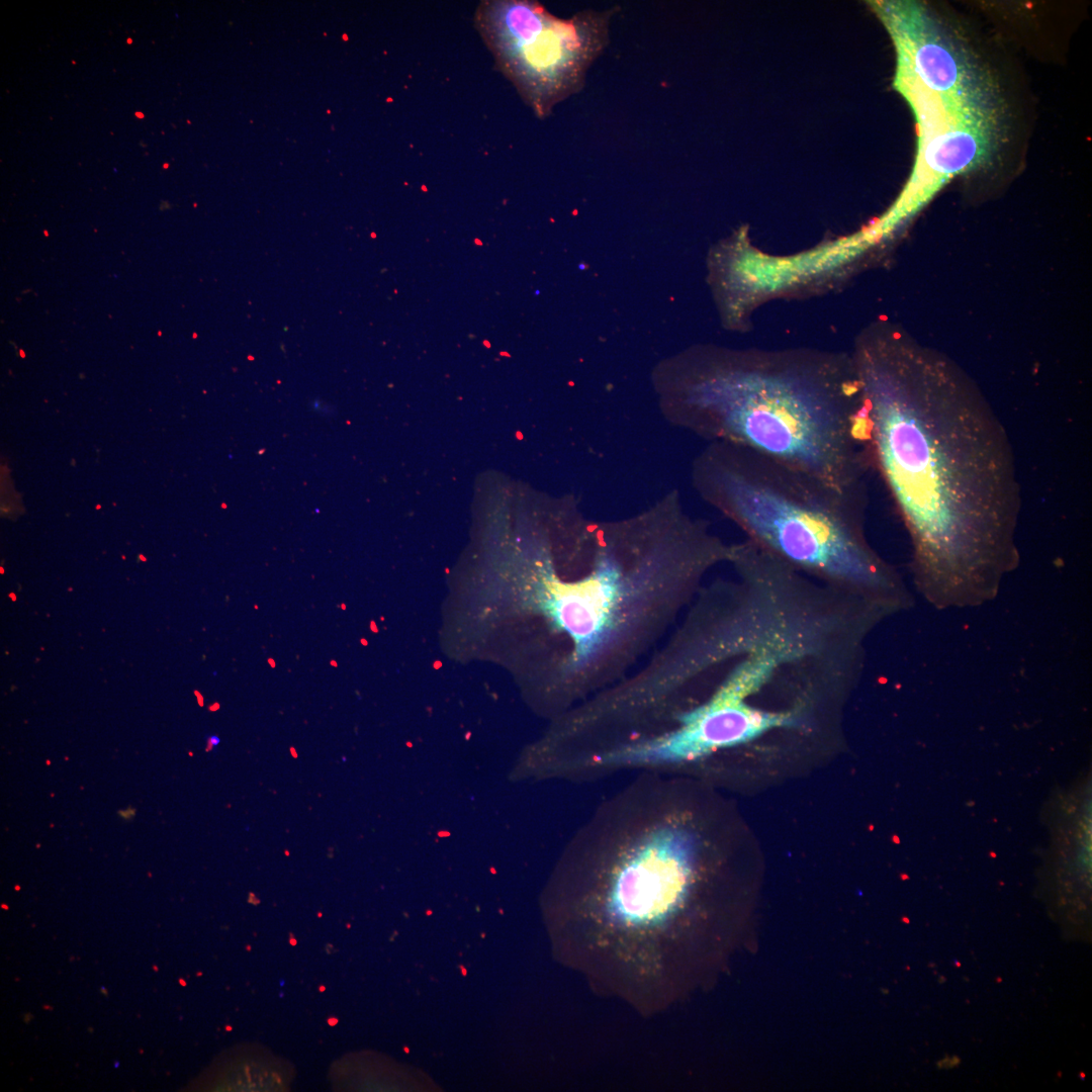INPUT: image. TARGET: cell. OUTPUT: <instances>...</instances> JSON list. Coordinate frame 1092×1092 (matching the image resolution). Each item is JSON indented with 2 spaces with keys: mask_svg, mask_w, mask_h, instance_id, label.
Instances as JSON below:
<instances>
[{
  "mask_svg": "<svg viewBox=\"0 0 1092 1092\" xmlns=\"http://www.w3.org/2000/svg\"><path fill=\"white\" fill-rule=\"evenodd\" d=\"M673 779L646 778L589 820L575 902L577 960L589 987L643 1015L680 992L681 950L700 838Z\"/></svg>",
  "mask_w": 1092,
  "mask_h": 1092,
  "instance_id": "1",
  "label": "cell"
},
{
  "mask_svg": "<svg viewBox=\"0 0 1092 1092\" xmlns=\"http://www.w3.org/2000/svg\"><path fill=\"white\" fill-rule=\"evenodd\" d=\"M680 361L676 394L691 429L866 502L864 476L873 465L852 356L702 348Z\"/></svg>",
  "mask_w": 1092,
  "mask_h": 1092,
  "instance_id": "2",
  "label": "cell"
},
{
  "mask_svg": "<svg viewBox=\"0 0 1092 1092\" xmlns=\"http://www.w3.org/2000/svg\"><path fill=\"white\" fill-rule=\"evenodd\" d=\"M873 467L921 552L953 555L972 523L1015 508L1006 439L994 418L932 408L910 360L872 350L855 358Z\"/></svg>",
  "mask_w": 1092,
  "mask_h": 1092,
  "instance_id": "3",
  "label": "cell"
},
{
  "mask_svg": "<svg viewBox=\"0 0 1092 1092\" xmlns=\"http://www.w3.org/2000/svg\"><path fill=\"white\" fill-rule=\"evenodd\" d=\"M704 498L751 543L790 565L850 586L877 582L881 565L860 532L864 503L746 448L714 442L698 459Z\"/></svg>",
  "mask_w": 1092,
  "mask_h": 1092,
  "instance_id": "4",
  "label": "cell"
},
{
  "mask_svg": "<svg viewBox=\"0 0 1092 1092\" xmlns=\"http://www.w3.org/2000/svg\"><path fill=\"white\" fill-rule=\"evenodd\" d=\"M614 11L589 9L562 19L534 1H485L475 23L499 70L544 118L583 86L609 42Z\"/></svg>",
  "mask_w": 1092,
  "mask_h": 1092,
  "instance_id": "5",
  "label": "cell"
},
{
  "mask_svg": "<svg viewBox=\"0 0 1092 1092\" xmlns=\"http://www.w3.org/2000/svg\"><path fill=\"white\" fill-rule=\"evenodd\" d=\"M778 667L772 655L754 650L704 703L671 715V721L661 729L632 734L598 748L587 756L586 770L595 775L624 769L673 772L771 729L796 725L798 718L793 713L764 711L747 702Z\"/></svg>",
  "mask_w": 1092,
  "mask_h": 1092,
  "instance_id": "6",
  "label": "cell"
},
{
  "mask_svg": "<svg viewBox=\"0 0 1092 1092\" xmlns=\"http://www.w3.org/2000/svg\"><path fill=\"white\" fill-rule=\"evenodd\" d=\"M918 149L912 176L875 233L891 231L912 215L953 176L984 164L996 147L998 116L949 111L941 106L913 110Z\"/></svg>",
  "mask_w": 1092,
  "mask_h": 1092,
  "instance_id": "7",
  "label": "cell"
},
{
  "mask_svg": "<svg viewBox=\"0 0 1092 1092\" xmlns=\"http://www.w3.org/2000/svg\"><path fill=\"white\" fill-rule=\"evenodd\" d=\"M870 4L893 39L898 68L939 96L997 104L991 83L923 5L914 1Z\"/></svg>",
  "mask_w": 1092,
  "mask_h": 1092,
  "instance_id": "8",
  "label": "cell"
},
{
  "mask_svg": "<svg viewBox=\"0 0 1092 1092\" xmlns=\"http://www.w3.org/2000/svg\"><path fill=\"white\" fill-rule=\"evenodd\" d=\"M219 741L220 740H219V738L217 736H215V735L209 736L208 740H207L208 747L206 748V750L209 751L212 747L216 746L219 743Z\"/></svg>",
  "mask_w": 1092,
  "mask_h": 1092,
  "instance_id": "9",
  "label": "cell"
},
{
  "mask_svg": "<svg viewBox=\"0 0 1092 1092\" xmlns=\"http://www.w3.org/2000/svg\"><path fill=\"white\" fill-rule=\"evenodd\" d=\"M119 814H120V815H121V816H122L123 818H125V819H128V818H129V814H132V815H134V810H129V811H128V810H126L125 812H123V811H119Z\"/></svg>",
  "mask_w": 1092,
  "mask_h": 1092,
  "instance_id": "10",
  "label": "cell"
},
{
  "mask_svg": "<svg viewBox=\"0 0 1092 1092\" xmlns=\"http://www.w3.org/2000/svg\"><path fill=\"white\" fill-rule=\"evenodd\" d=\"M337 1022H338L337 1018L331 1017V1018L328 1019V1023L330 1025H335Z\"/></svg>",
  "mask_w": 1092,
  "mask_h": 1092,
  "instance_id": "11",
  "label": "cell"
},
{
  "mask_svg": "<svg viewBox=\"0 0 1092 1092\" xmlns=\"http://www.w3.org/2000/svg\"><path fill=\"white\" fill-rule=\"evenodd\" d=\"M268 662H269V664H270V665H271L272 667H275V662H274V660H273V659L269 658V659H268Z\"/></svg>",
  "mask_w": 1092,
  "mask_h": 1092,
  "instance_id": "12",
  "label": "cell"
},
{
  "mask_svg": "<svg viewBox=\"0 0 1092 1092\" xmlns=\"http://www.w3.org/2000/svg\"><path fill=\"white\" fill-rule=\"evenodd\" d=\"M290 750H291V753H292V755H293L294 757H296V756H297V754H295V751H294V749H293V748L291 747V748H290Z\"/></svg>",
  "mask_w": 1092,
  "mask_h": 1092,
  "instance_id": "13",
  "label": "cell"
},
{
  "mask_svg": "<svg viewBox=\"0 0 1092 1092\" xmlns=\"http://www.w3.org/2000/svg\"><path fill=\"white\" fill-rule=\"evenodd\" d=\"M290 943H291L292 945H295V944H296V940H295V939H292V938H291V939H290Z\"/></svg>",
  "mask_w": 1092,
  "mask_h": 1092,
  "instance_id": "14",
  "label": "cell"
},
{
  "mask_svg": "<svg viewBox=\"0 0 1092 1092\" xmlns=\"http://www.w3.org/2000/svg\"><path fill=\"white\" fill-rule=\"evenodd\" d=\"M331 664H332L333 666H337V663H336V661H334V660H332V661H331Z\"/></svg>",
  "mask_w": 1092,
  "mask_h": 1092,
  "instance_id": "15",
  "label": "cell"
},
{
  "mask_svg": "<svg viewBox=\"0 0 1092 1092\" xmlns=\"http://www.w3.org/2000/svg\"><path fill=\"white\" fill-rule=\"evenodd\" d=\"M320 990H322V992H323V990H325V987L324 986L320 987Z\"/></svg>",
  "mask_w": 1092,
  "mask_h": 1092,
  "instance_id": "16",
  "label": "cell"
}]
</instances>
